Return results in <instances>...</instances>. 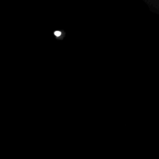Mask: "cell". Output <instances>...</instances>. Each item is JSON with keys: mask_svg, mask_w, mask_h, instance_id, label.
Wrapping results in <instances>:
<instances>
[{"mask_svg": "<svg viewBox=\"0 0 159 159\" xmlns=\"http://www.w3.org/2000/svg\"><path fill=\"white\" fill-rule=\"evenodd\" d=\"M54 34H55L56 36L58 37V36H60V35H61V32H60V31H55V32H54Z\"/></svg>", "mask_w": 159, "mask_h": 159, "instance_id": "cell-1", "label": "cell"}]
</instances>
